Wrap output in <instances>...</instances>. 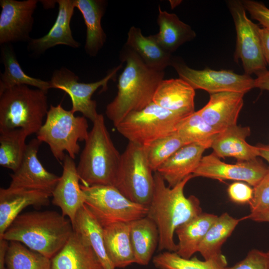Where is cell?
I'll list each match as a JSON object with an SVG mask.
<instances>
[{
	"mask_svg": "<svg viewBox=\"0 0 269 269\" xmlns=\"http://www.w3.org/2000/svg\"><path fill=\"white\" fill-rule=\"evenodd\" d=\"M37 0H0V44L28 42Z\"/></svg>",
	"mask_w": 269,
	"mask_h": 269,
	"instance_id": "14",
	"label": "cell"
},
{
	"mask_svg": "<svg viewBox=\"0 0 269 269\" xmlns=\"http://www.w3.org/2000/svg\"><path fill=\"white\" fill-rule=\"evenodd\" d=\"M84 203L103 227L147 216L146 206L134 202L112 185H81Z\"/></svg>",
	"mask_w": 269,
	"mask_h": 269,
	"instance_id": "9",
	"label": "cell"
},
{
	"mask_svg": "<svg viewBox=\"0 0 269 269\" xmlns=\"http://www.w3.org/2000/svg\"><path fill=\"white\" fill-rule=\"evenodd\" d=\"M130 237L135 263L148 264L159 244V233L155 223L145 216L130 222Z\"/></svg>",
	"mask_w": 269,
	"mask_h": 269,
	"instance_id": "28",
	"label": "cell"
},
{
	"mask_svg": "<svg viewBox=\"0 0 269 269\" xmlns=\"http://www.w3.org/2000/svg\"><path fill=\"white\" fill-rule=\"evenodd\" d=\"M227 5L235 26L237 40L234 59L241 60L245 74L257 76L267 70L260 36V27L249 19L242 0H231Z\"/></svg>",
	"mask_w": 269,
	"mask_h": 269,
	"instance_id": "10",
	"label": "cell"
},
{
	"mask_svg": "<svg viewBox=\"0 0 269 269\" xmlns=\"http://www.w3.org/2000/svg\"><path fill=\"white\" fill-rule=\"evenodd\" d=\"M176 133L187 144L196 143L211 147L219 134L208 124L197 111L183 118L177 126Z\"/></svg>",
	"mask_w": 269,
	"mask_h": 269,
	"instance_id": "33",
	"label": "cell"
},
{
	"mask_svg": "<svg viewBox=\"0 0 269 269\" xmlns=\"http://www.w3.org/2000/svg\"><path fill=\"white\" fill-rule=\"evenodd\" d=\"M1 60L4 71L0 74V94L17 85L31 86L48 92L51 89L49 81L42 80L27 75L19 65L11 44L1 45Z\"/></svg>",
	"mask_w": 269,
	"mask_h": 269,
	"instance_id": "31",
	"label": "cell"
},
{
	"mask_svg": "<svg viewBox=\"0 0 269 269\" xmlns=\"http://www.w3.org/2000/svg\"><path fill=\"white\" fill-rule=\"evenodd\" d=\"M47 93L22 85L0 94V134H36L48 111Z\"/></svg>",
	"mask_w": 269,
	"mask_h": 269,
	"instance_id": "4",
	"label": "cell"
},
{
	"mask_svg": "<svg viewBox=\"0 0 269 269\" xmlns=\"http://www.w3.org/2000/svg\"><path fill=\"white\" fill-rule=\"evenodd\" d=\"M225 269H269V258L267 252L253 249L243 260Z\"/></svg>",
	"mask_w": 269,
	"mask_h": 269,
	"instance_id": "39",
	"label": "cell"
},
{
	"mask_svg": "<svg viewBox=\"0 0 269 269\" xmlns=\"http://www.w3.org/2000/svg\"><path fill=\"white\" fill-rule=\"evenodd\" d=\"M240 220L226 212L218 216L208 230L198 248V252L205 260L222 255V245L231 236Z\"/></svg>",
	"mask_w": 269,
	"mask_h": 269,
	"instance_id": "32",
	"label": "cell"
},
{
	"mask_svg": "<svg viewBox=\"0 0 269 269\" xmlns=\"http://www.w3.org/2000/svg\"><path fill=\"white\" fill-rule=\"evenodd\" d=\"M88 129L85 117L75 116L71 110L64 109L60 104L51 105L36 138L48 145L58 161L64 160L65 151L74 159L80 150L79 142L85 141L88 136Z\"/></svg>",
	"mask_w": 269,
	"mask_h": 269,
	"instance_id": "6",
	"label": "cell"
},
{
	"mask_svg": "<svg viewBox=\"0 0 269 269\" xmlns=\"http://www.w3.org/2000/svg\"><path fill=\"white\" fill-rule=\"evenodd\" d=\"M152 263L158 269H225L227 267L226 258L223 254L209 260L201 261L196 257L184 259L176 252L168 251L154 256Z\"/></svg>",
	"mask_w": 269,
	"mask_h": 269,
	"instance_id": "34",
	"label": "cell"
},
{
	"mask_svg": "<svg viewBox=\"0 0 269 269\" xmlns=\"http://www.w3.org/2000/svg\"><path fill=\"white\" fill-rule=\"evenodd\" d=\"M5 262L7 269H51V259L16 241L9 242Z\"/></svg>",
	"mask_w": 269,
	"mask_h": 269,
	"instance_id": "35",
	"label": "cell"
},
{
	"mask_svg": "<svg viewBox=\"0 0 269 269\" xmlns=\"http://www.w3.org/2000/svg\"><path fill=\"white\" fill-rule=\"evenodd\" d=\"M27 136L20 134H0V165L13 172L20 166L26 144Z\"/></svg>",
	"mask_w": 269,
	"mask_h": 269,
	"instance_id": "37",
	"label": "cell"
},
{
	"mask_svg": "<svg viewBox=\"0 0 269 269\" xmlns=\"http://www.w3.org/2000/svg\"><path fill=\"white\" fill-rule=\"evenodd\" d=\"M254 87L269 91V70L261 73L255 79Z\"/></svg>",
	"mask_w": 269,
	"mask_h": 269,
	"instance_id": "43",
	"label": "cell"
},
{
	"mask_svg": "<svg viewBox=\"0 0 269 269\" xmlns=\"http://www.w3.org/2000/svg\"><path fill=\"white\" fill-rule=\"evenodd\" d=\"M228 196L233 202L238 204L249 203L253 196V188L241 181L231 184L227 190Z\"/></svg>",
	"mask_w": 269,
	"mask_h": 269,
	"instance_id": "41",
	"label": "cell"
},
{
	"mask_svg": "<svg viewBox=\"0 0 269 269\" xmlns=\"http://www.w3.org/2000/svg\"><path fill=\"white\" fill-rule=\"evenodd\" d=\"M125 45L135 52L149 67L164 71L171 66L173 56L166 52L156 41L152 35L144 36L141 29L132 26Z\"/></svg>",
	"mask_w": 269,
	"mask_h": 269,
	"instance_id": "27",
	"label": "cell"
},
{
	"mask_svg": "<svg viewBox=\"0 0 269 269\" xmlns=\"http://www.w3.org/2000/svg\"><path fill=\"white\" fill-rule=\"evenodd\" d=\"M267 254L268 256V257H269V251L268 252H267Z\"/></svg>",
	"mask_w": 269,
	"mask_h": 269,
	"instance_id": "48",
	"label": "cell"
},
{
	"mask_svg": "<svg viewBox=\"0 0 269 269\" xmlns=\"http://www.w3.org/2000/svg\"><path fill=\"white\" fill-rule=\"evenodd\" d=\"M85 140L77 171L84 186H114L121 154L116 148L99 114Z\"/></svg>",
	"mask_w": 269,
	"mask_h": 269,
	"instance_id": "5",
	"label": "cell"
},
{
	"mask_svg": "<svg viewBox=\"0 0 269 269\" xmlns=\"http://www.w3.org/2000/svg\"><path fill=\"white\" fill-rule=\"evenodd\" d=\"M51 269H104L88 240L74 231L65 245L51 259Z\"/></svg>",
	"mask_w": 269,
	"mask_h": 269,
	"instance_id": "20",
	"label": "cell"
},
{
	"mask_svg": "<svg viewBox=\"0 0 269 269\" xmlns=\"http://www.w3.org/2000/svg\"><path fill=\"white\" fill-rule=\"evenodd\" d=\"M244 95L236 92L210 94L207 104L197 112L208 124L220 133L237 125L244 104Z\"/></svg>",
	"mask_w": 269,
	"mask_h": 269,
	"instance_id": "16",
	"label": "cell"
},
{
	"mask_svg": "<svg viewBox=\"0 0 269 269\" xmlns=\"http://www.w3.org/2000/svg\"><path fill=\"white\" fill-rule=\"evenodd\" d=\"M63 162L62 173L52 193V202L73 223L78 210L85 204L84 198L74 159L66 154Z\"/></svg>",
	"mask_w": 269,
	"mask_h": 269,
	"instance_id": "18",
	"label": "cell"
},
{
	"mask_svg": "<svg viewBox=\"0 0 269 269\" xmlns=\"http://www.w3.org/2000/svg\"><path fill=\"white\" fill-rule=\"evenodd\" d=\"M120 59L126 65L119 78L117 95L107 105L105 111L115 127L129 114L139 111L152 102L164 76V71L149 67L125 45L120 52Z\"/></svg>",
	"mask_w": 269,
	"mask_h": 269,
	"instance_id": "2",
	"label": "cell"
},
{
	"mask_svg": "<svg viewBox=\"0 0 269 269\" xmlns=\"http://www.w3.org/2000/svg\"><path fill=\"white\" fill-rule=\"evenodd\" d=\"M144 146L129 141L121 154L114 186L131 201L148 206L154 188V177Z\"/></svg>",
	"mask_w": 269,
	"mask_h": 269,
	"instance_id": "7",
	"label": "cell"
},
{
	"mask_svg": "<svg viewBox=\"0 0 269 269\" xmlns=\"http://www.w3.org/2000/svg\"><path fill=\"white\" fill-rule=\"evenodd\" d=\"M74 5L81 13L86 27L84 49L87 55L96 56L106 41L102 25L107 2L103 0H73Z\"/></svg>",
	"mask_w": 269,
	"mask_h": 269,
	"instance_id": "24",
	"label": "cell"
},
{
	"mask_svg": "<svg viewBox=\"0 0 269 269\" xmlns=\"http://www.w3.org/2000/svg\"><path fill=\"white\" fill-rule=\"evenodd\" d=\"M58 5L55 21L48 32L44 36L31 38L28 42L27 49L34 56H39L48 49L58 45H65L73 48L80 47V43L73 37L70 22L74 14L73 0H53Z\"/></svg>",
	"mask_w": 269,
	"mask_h": 269,
	"instance_id": "17",
	"label": "cell"
},
{
	"mask_svg": "<svg viewBox=\"0 0 269 269\" xmlns=\"http://www.w3.org/2000/svg\"><path fill=\"white\" fill-rule=\"evenodd\" d=\"M72 225L74 231L88 240L103 269H116L106 250L103 227L85 204L78 210Z\"/></svg>",
	"mask_w": 269,
	"mask_h": 269,
	"instance_id": "30",
	"label": "cell"
},
{
	"mask_svg": "<svg viewBox=\"0 0 269 269\" xmlns=\"http://www.w3.org/2000/svg\"><path fill=\"white\" fill-rule=\"evenodd\" d=\"M157 23L159 32L152 36L158 44L171 54L196 37L195 32L190 25L180 20L175 13L161 10L160 5Z\"/></svg>",
	"mask_w": 269,
	"mask_h": 269,
	"instance_id": "26",
	"label": "cell"
},
{
	"mask_svg": "<svg viewBox=\"0 0 269 269\" xmlns=\"http://www.w3.org/2000/svg\"><path fill=\"white\" fill-rule=\"evenodd\" d=\"M122 66L123 63L112 69L103 79L89 83L80 82L77 75L63 67L54 71L49 81L51 89H60L70 96L72 105L71 110L74 114L80 112L93 123L99 114L97 111L96 102L91 99L92 95L100 87L106 91L109 81L116 78Z\"/></svg>",
	"mask_w": 269,
	"mask_h": 269,
	"instance_id": "12",
	"label": "cell"
},
{
	"mask_svg": "<svg viewBox=\"0 0 269 269\" xmlns=\"http://www.w3.org/2000/svg\"><path fill=\"white\" fill-rule=\"evenodd\" d=\"M218 216L202 213L175 230L178 239L176 253L184 259H190L198 252L199 247L208 230Z\"/></svg>",
	"mask_w": 269,
	"mask_h": 269,
	"instance_id": "29",
	"label": "cell"
},
{
	"mask_svg": "<svg viewBox=\"0 0 269 269\" xmlns=\"http://www.w3.org/2000/svg\"><path fill=\"white\" fill-rule=\"evenodd\" d=\"M51 195L36 190L21 188H0V237L26 207L40 208L49 204Z\"/></svg>",
	"mask_w": 269,
	"mask_h": 269,
	"instance_id": "19",
	"label": "cell"
},
{
	"mask_svg": "<svg viewBox=\"0 0 269 269\" xmlns=\"http://www.w3.org/2000/svg\"><path fill=\"white\" fill-rule=\"evenodd\" d=\"M70 220L56 211H31L20 214L3 235L8 241L20 242L51 259L65 245L73 233Z\"/></svg>",
	"mask_w": 269,
	"mask_h": 269,
	"instance_id": "3",
	"label": "cell"
},
{
	"mask_svg": "<svg viewBox=\"0 0 269 269\" xmlns=\"http://www.w3.org/2000/svg\"><path fill=\"white\" fill-rule=\"evenodd\" d=\"M9 244V241L0 238V269H7L5 262V257Z\"/></svg>",
	"mask_w": 269,
	"mask_h": 269,
	"instance_id": "44",
	"label": "cell"
},
{
	"mask_svg": "<svg viewBox=\"0 0 269 269\" xmlns=\"http://www.w3.org/2000/svg\"><path fill=\"white\" fill-rule=\"evenodd\" d=\"M242 2L252 18L259 21L263 27L269 28V8L264 3L252 0H243Z\"/></svg>",
	"mask_w": 269,
	"mask_h": 269,
	"instance_id": "40",
	"label": "cell"
},
{
	"mask_svg": "<svg viewBox=\"0 0 269 269\" xmlns=\"http://www.w3.org/2000/svg\"><path fill=\"white\" fill-rule=\"evenodd\" d=\"M251 134L249 127L237 125L219 133L211 148L218 157H232L238 161H249L259 157V147L249 144L246 138Z\"/></svg>",
	"mask_w": 269,
	"mask_h": 269,
	"instance_id": "23",
	"label": "cell"
},
{
	"mask_svg": "<svg viewBox=\"0 0 269 269\" xmlns=\"http://www.w3.org/2000/svg\"><path fill=\"white\" fill-rule=\"evenodd\" d=\"M42 143L34 138L26 144L20 166L10 175L9 187L40 190L52 196L60 176L47 171L38 159L37 153Z\"/></svg>",
	"mask_w": 269,
	"mask_h": 269,
	"instance_id": "15",
	"label": "cell"
},
{
	"mask_svg": "<svg viewBox=\"0 0 269 269\" xmlns=\"http://www.w3.org/2000/svg\"><path fill=\"white\" fill-rule=\"evenodd\" d=\"M207 148L196 143L186 144L160 165L156 172L167 183L168 187H173L192 174Z\"/></svg>",
	"mask_w": 269,
	"mask_h": 269,
	"instance_id": "22",
	"label": "cell"
},
{
	"mask_svg": "<svg viewBox=\"0 0 269 269\" xmlns=\"http://www.w3.org/2000/svg\"><path fill=\"white\" fill-rule=\"evenodd\" d=\"M195 90L179 78L162 80L158 86L152 102L161 108L184 117L195 111Z\"/></svg>",
	"mask_w": 269,
	"mask_h": 269,
	"instance_id": "21",
	"label": "cell"
},
{
	"mask_svg": "<svg viewBox=\"0 0 269 269\" xmlns=\"http://www.w3.org/2000/svg\"><path fill=\"white\" fill-rule=\"evenodd\" d=\"M106 250L115 268L135 263L130 237V222H116L103 227Z\"/></svg>",
	"mask_w": 269,
	"mask_h": 269,
	"instance_id": "25",
	"label": "cell"
},
{
	"mask_svg": "<svg viewBox=\"0 0 269 269\" xmlns=\"http://www.w3.org/2000/svg\"><path fill=\"white\" fill-rule=\"evenodd\" d=\"M260 36L263 55L267 65L269 66V28H260Z\"/></svg>",
	"mask_w": 269,
	"mask_h": 269,
	"instance_id": "42",
	"label": "cell"
},
{
	"mask_svg": "<svg viewBox=\"0 0 269 269\" xmlns=\"http://www.w3.org/2000/svg\"><path fill=\"white\" fill-rule=\"evenodd\" d=\"M181 0H170V3L172 7H175L177 5H178L181 2Z\"/></svg>",
	"mask_w": 269,
	"mask_h": 269,
	"instance_id": "47",
	"label": "cell"
},
{
	"mask_svg": "<svg viewBox=\"0 0 269 269\" xmlns=\"http://www.w3.org/2000/svg\"><path fill=\"white\" fill-rule=\"evenodd\" d=\"M184 117L152 102L129 114L115 128L129 141L145 145L175 132Z\"/></svg>",
	"mask_w": 269,
	"mask_h": 269,
	"instance_id": "8",
	"label": "cell"
},
{
	"mask_svg": "<svg viewBox=\"0 0 269 269\" xmlns=\"http://www.w3.org/2000/svg\"><path fill=\"white\" fill-rule=\"evenodd\" d=\"M153 177V194L146 216L157 227L158 251L176 252L177 245L174 234L176 229L203 213L199 200L194 195L186 197L184 194L185 185L194 177L191 174L172 188L166 186L158 172H154Z\"/></svg>",
	"mask_w": 269,
	"mask_h": 269,
	"instance_id": "1",
	"label": "cell"
},
{
	"mask_svg": "<svg viewBox=\"0 0 269 269\" xmlns=\"http://www.w3.org/2000/svg\"><path fill=\"white\" fill-rule=\"evenodd\" d=\"M247 218L256 222H269V211L250 213Z\"/></svg>",
	"mask_w": 269,
	"mask_h": 269,
	"instance_id": "45",
	"label": "cell"
},
{
	"mask_svg": "<svg viewBox=\"0 0 269 269\" xmlns=\"http://www.w3.org/2000/svg\"><path fill=\"white\" fill-rule=\"evenodd\" d=\"M186 144L175 131L143 145L149 164L153 172H156L160 165Z\"/></svg>",
	"mask_w": 269,
	"mask_h": 269,
	"instance_id": "36",
	"label": "cell"
},
{
	"mask_svg": "<svg viewBox=\"0 0 269 269\" xmlns=\"http://www.w3.org/2000/svg\"><path fill=\"white\" fill-rule=\"evenodd\" d=\"M269 168V166L258 157L249 161H238L236 164H228L221 161L213 152L202 157L192 175L194 177L244 181L254 187L264 177Z\"/></svg>",
	"mask_w": 269,
	"mask_h": 269,
	"instance_id": "13",
	"label": "cell"
},
{
	"mask_svg": "<svg viewBox=\"0 0 269 269\" xmlns=\"http://www.w3.org/2000/svg\"><path fill=\"white\" fill-rule=\"evenodd\" d=\"M172 66L180 78L195 90L201 89L210 94L236 92L245 94L254 87L255 79L250 75L238 74L230 70L192 69L178 58L173 57Z\"/></svg>",
	"mask_w": 269,
	"mask_h": 269,
	"instance_id": "11",
	"label": "cell"
},
{
	"mask_svg": "<svg viewBox=\"0 0 269 269\" xmlns=\"http://www.w3.org/2000/svg\"><path fill=\"white\" fill-rule=\"evenodd\" d=\"M253 191V198L249 203L251 213L269 211V168Z\"/></svg>",
	"mask_w": 269,
	"mask_h": 269,
	"instance_id": "38",
	"label": "cell"
},
{
	"mask_svg": "<svg viewBox=\"0 0 269 269\" xmlns=\"http://www.w3.org/2000/svg\"><path fill=\"white\" fill-rule=\"evenodd\" d=\"M259 147V157L265 159L269 164V145L261 144Z\"/></svg>",
	"mask_w": 269,
	"mask_h": 269,
	"instance_id": "46",
	"label": "cell"
}]
</instances>
